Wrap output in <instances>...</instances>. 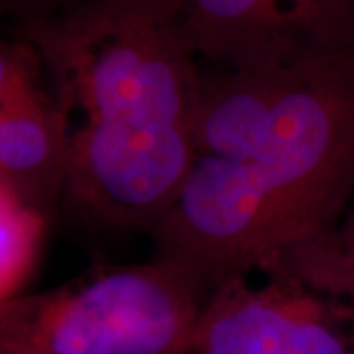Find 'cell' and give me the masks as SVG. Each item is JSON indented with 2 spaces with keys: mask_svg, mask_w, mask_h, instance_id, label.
Returning a JSON list of instances; mask_svg holds the SVG:
<instances>
[{
  "mask_svg": "<svg viewBox=\"0 0 354 354\" xmlns=\"http://www.w3.org/2000/svg\"><path fill=\"white\" fill-rule=\"evenodd\" d=\"M67 122L62 207L146 230L195 162L203 62L171 0H75L26 26Z\"/></svg>",
  "mask_w": 354,
  "mask_h": 354,
  "instance_id": "obj_1",
  "label": "cell"
},
{
  "mask_svg": "<svg viewBox=\"0 0 354 354\" xmlns=\"http://www.w3.org/2000/svg\"><path fill=\"white\" fill-rule=\"evenodd\" d=\"M354 189V46L304 57L236 158H195L148 232L153 258L205 293L262 274L341 221Z\"/></svg>",
  "mask_w": 354,
  "mask_h": 354,
  "instance_id": "obj_2",
  "label": "cell"
},
{
  "mask_svg": "<svg viewBox=\"0 0 354 354\" xmlns=\"http://www.w3.org/2000/svg\"><path fill=\"white\" fill-rule=\"evenodd\" d=\"M203 301L158 258L91 270L0 305V354H185Z\"/></svg>",
  "mask_w": 354,
  "mask_h": 354,
  "instance_id": "obj_3",
  "label": "cell"
},
{
  "mask_svg": "<svg viewBox=\"0 0 354 354\" xmlns=\"http://www.w3.org/2000/svg\"><path fill=\"white\" fill-rule=\"evenodd\" d=\"M207 293L185 354H354V305L288 272Z\"/></svg>",
  "mask_w": 354,
  "mask_h": 354,
  "instance_id": "obj_4",
  "label": "cell"
},
{
  "mask_svg": "<svg viewBox=\"0 0 354 354\" xmlns=\"http://www.w3.org/2000/svg\"><path fill=\"white\" fill-rule=\"evenodd\" d=\"M203 65L272 69L315 55L278 0H171Z\"/></svg>",
  "mask_w": 354,
  "mask_h": 354,
  "instance_id": "obj_5",
  "label": "cell"
},
{
  "mask_svg": "<svg viewBox=\"0 0 354 354\" xmlns=\"http://www.w3.org/2000/svg\"><path fill=\"white\" fill-rule=\"evenodd\" d=\"M266 272H288L354 305V209L327 232L293 248Z\"/></svg>",
  "mask_w": 354,
  "mask_h": 354,
  "instance_id": "obj_6",
  "label": "cell"
},
{
  "mask_svg": "<svg viewBox=\"0 0 354 354\" xmlns=\"http://www.w3.org/2000/svg\"><path fill=\"white\" fill-rule=\"evenodd\" d=\"M50 216L0 185V305L22 293L46 236Z\"/></svg>",
  "mask_w": 354,
  "mask_h": 354,
  "instance_id": "obj_7",
  "label": "cell"
},
{
  "mask_svg": "<svg viewBox=\"0 0 354 354\" xmlns=\"http://www.w3.org/2000/svg\"><path fill=\"white\" fill-rule=\"evenodd\" d=\"M309 53L354 46V0H278Z\"/></svg>",
  "mask_w": 354,
  "mask_h": 354,
  "instance_id": "obj_8",
  "label": "cell"
},
{
  "mask_svg": "<svg viewBox=\"0 0 354 354\" xmlns=\"http://www.w3.org/2000/svg\"><path fill=\"white\" fill-rule=\"evenodd\" d=\"M46 81L38 53L30 44H0V111Z\"/></svg>",
  "mask_w": 354,
  "mask_h": 354,
  "instance_id": "obj_9",
  "label": "cell"
},
{
  "mask_svg": "<svg viewBox=\"0 0 354 354\" xmlns=\"http://www.w3.org/2000/svg\"><path fill=\"white\" fill-rule=\"evenodd\" d=\"M71 2L75 0H0V8L28 14V22H32V20H38V18L62 10Z\"/></svg>",
  "mask_w": 354,
  "mask_h": 354,
  "instance_id": "obj_10",
  "label": "cell"
}]
</instances>
